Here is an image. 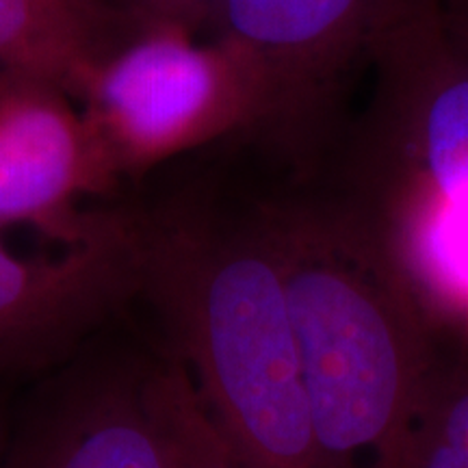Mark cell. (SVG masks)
<instances>
[{
    "mask_svg": "<svg viewBox=\"0 0 468 468\" xmlns=\"http://www.w3.org/2000/svg\"><path fill=\"white\" fill-rule=\"evenodd\" d=\"M85 120L115 174L163 161L245 131H262L267 93L251 58L215 35L142 20L87 83Z\"/></svg>",
    "mask_w": 468,
    "mask_h": 468,
    "instance_id": "obj_4",
    "label": "cell"
},
{
    "mask_svg": "<svg viewBox=\"0 0 468 468\" xmlns=\"http://www.w3.org/2000/svg\"><path fill=\"white\" fill-rule=\"evenodd\" d=\"M282 267L319 468H406L438 335L347 200L256 208Z\"/></svg>",
    "mask_w": 468,
    "mask_h": 468,
    "instance_id": "obj_1",
    "label": "cell"
},
{
    "mask_svg": "<svg viewBox=\"0 0 468 468\" xmlns=\"http://www.w3.org/2000/svg\"><path fill=\"white\" fill-rule=\"evenodd\" d=\"M449 20L468 44V0H449Z\"/></svg>",
    "mask_w": 468,
    "mask_h": 468,
    "instance_id": "obj_13",
    "label": "cell"
},
{
    "mask_svg": "<svg viewBox=\"0 0 468 468\" xmlns=\"http://www.w3.org/2000/svg\"><path fill=\"white\" fill-rule=\"evenodd\" d=\"M444 0H218L210 20L251 58L267 93L262 131L313 152L335 124L345 83L397 28Z\"/></svg>",
    "mask_w": 468,
    "mask_h": 468,
    "instance_id": "obj_5",
    "label": "cell"
},
{
    "mask_svg": "<svg viewBox=\"0 0 468 468\" xmlns=\"http://www.w3.org/2000/svg\"><path fill=\"white\" fill-rule=\"evenodd\" d=\"M142 295L226 436L256 468H319L282 267L259 210L139 213Z\"/></svg>",
    "mask_w": 468,
    "mask_h": 468,
    "instance_id": "obj_2",
    "label": "cell"
},
{
    "mask_svg": "<svg viewBox=\"0 0 468 468\" xmlns=\"http://www.w3.org/2000/svg\"><path fill=\"white\" fill-rule=\"evenodd\" d=\"M406 468H468V343L438 336Z\"/></svg>",
    "mask_w": 468,
    "mask_h": 468,
    "instance_id": "obj_10",
    "label": "cell"
},
{
    "mask_svg": "<svg viewBox=\"0 0 468 468\" xmlns=\"http://www.w3.org/2000/svg\"><path fill=\"white\" fill-rule=\"evenodd\" d=\"M152 393L165 425L174 468H256L215 423L189 373L172 354L152 365Z\"/></svg>",
    "mask_w": 468,
    "mask_h": 468,
    "instance_id": "obj_11",
    "label": "cell"
},
{
    "mask_svg": "<svg viewBox=\"0 0 468 468\" xmlns=\"http://www.w3.org/2000/svg\"><path fill=\"white\" fill-rule=\"evenodd\" d=\"M124 33L122 14L98 0H0V72L35 76L80 101Z\"/></svg>",
    "mask_w": 468,
    "mask_h": 468,
    "instance_id": "obj_9",
    "label": "cell"
},
{
    "mask_svg": "<svg viewBox=\"0 0 468 468\" xmlns=\"http://www.w3.org/2000/svg\"><path fill=\"white\" fill-rule=\"evenodd\" d=\"M371 68L347 202L436 335L468 343V44L449 0L397 28Z\"/></svg>",
    "mask_w": 468,
    "mask_h": 468,
    "instance_id": "obj_3",
    "label": "cell"
},
{
    "mask_svg": "<svg viewBox=\"0 0 468 468\" xmlns=\"http://www.w3.org/2000/svg\"><path fill=\"white\" fill-rule=\"evenodd\" d=\"M69 98L35 76L0 72V228L27 224L74 245L104 213L76 204L117 174Z\"/></svg>",
    "mask_w": 468,
    "mask_h": 468,
    "instance_id": "obj_7",
    "label": "cell"
},
{
    "mask_svg": "<svg viewBox=\"0 0 468 468\" xmlns=\"http://www.w3.org/2000/svg\"><path fill=\"white\" fill-rule=\"evenodd\" d=\"M9 441V423H7V412H5L3 401H0V458H3L5 447Z\"/></svg>",
    "mask_w": 468,
    "mask_h": 468,
    "instance_id": "obj_14",
    "label": "cell"
},
{
    "mask_svg": "<svg viewBox=\"0 0 468 468\" xmlns=\"http://www.w3.org/2000/svg\"><path fill=\"white\" fill-rule=\"evenodd\" d=\"M152 365L133 356L80 362L9 438L0 468H174Z\"/></svg>",
    "mask_w": 468,
    "mask_h": 468,
    "instance_id": "obj_8",
    "label": "cell"
},
{
    "mask_svg": "<svg viewBox=\"0 0 468 468\" xmlns=\"http://www.w3.org/2000/svg\"><path fill=\"white\" fill-rule=\"evenodd\" d=\"M218 0H137L142 20L178 22L196 31L207 25Z\"/></svg>",
    "mask_w": 468,
    "mask_h": 468,
    "instance_id": "obj_12",
    "label": "cell"
},
{
    "mask_svg": "<svg viewBox=\"0 0 468 468\" xmlns=\"http://www.w3.org/2000/svg\"><path fill=\"white\" fill-rule=\"evenodd\" d=\"M142 295L139 215L104 210L57 259L17 256L0 239V373L66 360Z\"/></svg>",
    "mask_w": 468,
    "mask_h": 468,
    "instance_id": "obj_6",
    "label": "cell"
}]
</instances>
